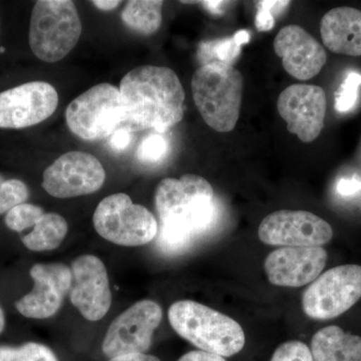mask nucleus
I'll return each instance as SVG.
<instances>
[{"mask_svg": "<svg viewBox=\"0 0 361 361\" xmlns=\"http://www.w3.org/2000/svg\"><path fill=\"white\" fill-rule=\"evenodd\" d=\"M68 231V222L63 216L45 213L32 231L21 237V241L32 251H51L63 243Z\"/></svg>", "mask_w": 361, "mask_h": 361, "instance_id": "20", "label": "nucleus"}, {"mask_svg": "<svg viewBox=\"0 0 361 361\" xmlns=\"http://www.w3.org/2000/svg\"><path fill=\"white\" fill-rule=\"evenodd\" d=\"M361 85L360 73L351 71L348 77L344 78L341 87L336 94V110L339 113H348L353 110L357 102L358 90Z\"/></svg>", "mask_w": 361, "mask_h": 361, "instance_id": "26", "label": "nucleus"}, {"mask_svg": "<svg viewBox=\"0 0 361 361\" xmlns=\"http://www.w3.org/2000/svg\"><path fill=\"white\" fill-rule=\"evenodd\" d=\"M202 6L206 7L207 11H210L211 13L220 14L224 11L225 1H202Z\"/></svg>", "mask_w": 361, "mask_h": 361, "instance_id": "34", "label": "nucleus"}, {"mask_svg": "<svg viewBox=\"0 0 361 361\" xmlns=\"http://www.w3.org/2000/svg\"><path fill=\"white\" fill-rule=\"evenodd\" d=\"M361 298V266L341 265L316 278L304 292V312L313 319H334Z\"/></svg>", "mask_w": 361, "mask_h": 361, "instance_id": "8", "label": "nucleus"}, {"mask_svg": "<svg viewBox=\"0 0 361 361\" xmlns=\"http://www.w3.org/2000/svg\"><path fill=\"white\" fill-rule=\"evenodd\" d=\"M4 182V180L2 179L1 175H0V187H1L2 183Z\"/></svg>", "mask_w": 361, "mask_h": 361, "instance_id": "37", "label": "nucleus"}, {"mask_svg": "<svg viewBox=\"0 0 361 361\" xmlns=\"http://www.w3.org/2000/svg\"><path fill=\"white\" fill-rule=\"evenodd\" d=\"M270 361H313L310 349L303 342L287 341L275 350Z\"/></svg>", "mask_w": 361, "mask_h": 361, "instance_id": "29", "label": "nucleus"}, {"mask_svg": "<svg viewBox=\"0 0 361 361\" xmlns=\"http://www.w3.org/2000/svg\"><path fill=\"white\" fill-rule=\"evenodd\" d=\"M92 4L101 11H110L120 6L121 1L118 0H116V1L114 0H96V1H92Z\"/></svg>", "mask_w": 361, "mask_h": 361, "instance_id": "35", "label": "nucleus"}, {"mask_svg": "<svg viewBox=\"0 0 361 361\" xmlns=\"http://www.w3.org/2000/svg\"><path fill=\"white\" fill-rule=\"evenodd\" d=\"M178 361H226V360L222 356L206 353V351L194 350L183 355Z\"/></svg>", "mask_w": 361, "mask_h": 361, "instance_id": "32", "label": "nucleus"}, {"mask_svg": "<svg viewBox=\"0 0 361 361\" xmlns=\"http://www.w3.org/2000/svg\"><path fill=\"white\" fill-rule=\"evenodd\" d=\"M168 315L175 331L202 351L230 357L245 345V334L238 322L196 301H177Z\"/></svg>", "mask_w": 361, "mask_h": 361, "instance_id": "3", "label": "nucleus"}, {"mask_svg": "<svg viewBox=\"0 0 361 361\" xmlns=\"http://www.w3.org/2000/svg\"><path fill=\"white\" fill-rule=\"evenodd\" d=\"M326 261L327 252L322 247H285L270 253L264 267L271 283L301 287L319 276Z\"/></svg>", "mask_w": 361, "mask_h": 361, "instance_id": "16", "label": "nucleus"}, {"mask_svg": "<svg viewBox=\"0 0 361 361\" xmlns=\"http://www.w3.org/2000/svg\"><path fill=\"white\" fill-rule=\"evenodd\" d=\"M30 191L23 180L11 179L4 180L0 187V215L7 214L16 206L25 204Z\"/></svg>", "mask_w": 361, "mask_h": 361, "instance_id": "25", "label": "nucleus"}, {"mask_svg": "<svg viewBox=\"0 0 361 361\" xmlns=\"http://www.w3.org/2000/svg\"><path fill=\"white\" fill-rule=\"evenodd\" d=\"M123 123L128 129L163 134L182 121L185 92L175 71L142 66L129 71L120 85Z\"/></svg>", "mask_w": 361, "mask_h": 361, "instance_id": "1", "label": "nucleus"}, {"mask_svg": "<svg viewBox=\"0 0 361 361\" xmlns=\"http://www.w3.org/2000/svg\"><path fill=\"white\" fill-rule=\"evenodd\" d=\"M273 47L285 71L299 80L314 78L326 63L324 47L301 26H285L277 33Z\"/></svg>", "mask_w": 361, "mask_h": 361, "instance_id": "17", "label": "nucleus"}, {"mask_svg": "<svg viewBox=\"0 0 361 361\" xmlns=\"http://www.w3.org/2000/svg\"><path fill=\"white\" fill-rule=\"evenodd\" d=\"M289 4L290 1H258L255 25L259 32L270 30L275 25V13H279Z\"/></svg>", "mask_w": 361, "mask_h": 361, "instance_id": "28", "label": "nucleus"}, {"mask_svg": "<svg viewBox=\"0 0 361 361\" xmlns=\"http://www.w3.org/2000/svg\"><path fill=\"white\" fill-rule=\"evenodd\" d=\"M33 288L16 301V307L25 317L45 319L56 314L70 293L71 270L63 263L33 265L30 270Z\"/></svg>", "mask_w": 361, "mask_h": 361, "instance_id": "15", "label": "nucleus"}, {"mask_svg": "<svg viewBox=\"0 0 361 361\" xmlns=\"http://www.w3.org/2000/svg\"><path fill=\"white\" fill-rule=\"evenodd\" d=\"M155 204L161 221L159 244L166 251L184 248L217 217L213 188L198 175L161 180L156 189Z\"/></svg>", "mask_w": 361, "mask_h": 361, "instance_id": "2", "label": "nucleus"}, {"mask_svg": "<svg viewBox=\"0 0 361 361\" xmlns=\"http://www.w3.org/2000/svg\"><path fill=\"white\" fill-rule=\"evenodd\" d=\"M336 191L342 197L353 196L361 191V180L357 178H343L337 183Z\"/></svg>", "mask_w": 361, "mask_h": 361, "instance_id": "30", "label": "nucleus"}, {"mask_svg": "<svg viewBox=\"0 0 361 361\" xmlns=\"http://www.w3.org/2000/svg\"><path fill=\"white\" fill-rule=\"evenodd\" d=\"M70 299L89 322L106 316L111 305L108 271L103 261L94 255H82L71 265Z\"/></svg>", "mask_w": 361, "mask_h": 361, "instance_id": "14", "label": "nucleus"}, {"mask_svg": "<svg viewBox=\"0 0 361 361\" xmlns=\"http://www.w3.org/2000/svg\"><path fill=\"white\" fill-rule=\"evenodd\" d=\"M242 90L243 78L231 66H202L192 78L195 104L207 125L219 133L231 132L236 126Z\"/></svg>", "mask_w": 361, "mask_h": 361, "instance_id": "4", "label": "nucleus"}, {"mask_svg": "<svg viewBox=\"0 0 361 361\" xmlns=\"http://www.w3.org/2000/svg\"><path fill=\"white\" fill-rule=\"evenodd\" d=\"M0 361H59L51 348L37 342L20 346L0 345Z\"/></svg>", "mask_w": 361, "mask_h": 361, "instance_id": "23", "label": "nucleus"}, {"mask_svg": "<svg viewBox=\"0 0 361 361\" xmlns=\"http://www.w3.org/2000/svg\"><path fill=\"white\" fill-rule=\"evenodd\" d=\"M58 104V92L47 82H27L4 90L0 92V128L32 127L49 118Z\"/></svg>", "mask_w": 361, "mask_h": 361, "instance_id": "12", "label": "nucleus"}, {"mask_svg": "<svg viewBox=\"0 0 361 361\" xmlns=\"http://www.w3.org/2000/svg\"><path fill=\"white\" fill-rule=\"evenodd\" d=\"M326 94L314 85H292L279 94L277 109L287 123V130L300 141L317 139L324 127Z\"/></svg>", "mask_w": 361, "mask_h": 361, "instance_id": "13", "label": "nucleus"}, {"mask_svg": "<svg viewBox=\"0 0 361 361\" xmlns=\"http://www.w3.org/2000/svg\"><path fill=\"white\" fill-rule=\"evenodd\" d=\"M82 35L77 7L71 0H39L32 8L30 45L35 56L45 63L66 58Z\"/></svg>", "mask_w": 361, "mask_h": 361, "instance_id": "5", "label": "nucleus"}, {"mask_svg": "<svg viewBox=\"0 0 361 361\" xmlns=\"http://www.w3.org/2000/svg\"><path fill=\"white\" fill-rule=\"evenodd\" d=\"M44 214L39 206L21 204L6 214V224L13 231L21 233L35 227Z\"/></svg>", "mask_w": 361, "mask_h": 361, "instance_id": "24", "label": "nucleus"}, {"mask_svg": "<svg viewBox=\"0 0 361 361\" xmlns=\"http://www.w3.org/2000/svg\"><path fill=\"white\" fill-rule=\"evenodd\" d=\"M250 40L248 30H239L231 37L209 40L199 45L198 56L202 66L210 63L231 66L241 54L242 45Z\"/></svg>", "mask_w": 361, "mask_h": 361, "instance_id": "22", "label": "nucleus"}, {"mask_svg": "<svg viewBox=\"0 0 361 361\" xmlns=\"http://www.w3.org/2000/svg\"><path fill=\"white\" fill-rule=\"evenodd\" d=\"M258 236L268 245L320 247L331 241L334 230L315 214L281 210L265 217L259 226Z\"/></svg>", "mask_w": 361, "mask_h": 361, "instance_id": "11", "label": "nucleus"}, {"mask_svg": "<svg viewBox=\"0 0 361 361\" xmlns=\"http://www.w3.org/2000/svg\"><path fill=\"white\" fill-rule=\"evenodd\" d=\"M109 361H161L156 356L146 355V353H133V355H126L116 356V357L110 358Z\"/></svg>", "mask_w": 361, "mask_h": 361, "instance_id": "33", "label": "nucleus"}, {"mask_svg": "<svg viewBox=\"0 0 361 361\" xmlns=\"http://www.w3.org/2000/svg\"><path fill=\"white\" fill-rule=\"evenodd\" d=\"M168 149L169 144L166 137L160 133H155L142 140L137 149V157L142 161L158 163L167 156Z\"/></svg>", "mask_w": 361, "mask_h": 361, "instance_id": "27", "label": "nucleus"}, {"mask_svg": "<svg viewBox=\"0 0 361 361\" xmlns=\"http://www.w3.org/2000/svg\"><path fill=\"white\" fill-rule=\"evenodd\" d=\"M4 327H6V315L0 306V334L4 331Z\"/></svg>", "mask_w": 361, "mask_h": 361, "instance_id": "36", "label": "nucleus"}, {"mask_svg": "<svg viewBox=\"0 0 361 361\" xmlns=\"http://www.w3.org/2000/svg\"><path fill=\"white\" fill-rule=\"evenodd\" d=\"M132 141L130 137V132L128 128H122L118 129L111 135L110 145L111 148L116 151H123L129 147Z\"/></svg>", "mask_w": 361, "mask_h": 361, "instance_id": "31", "label": "nucleus"}, {"mask_svg": "<svg viewBox=\"0 0 361 361\" xmlns=\"http://www.w3.org/2000/svg\"><path fill=\"white\" fill-rule=\"evenodd\" d=\"M159 0H130L122 11L123 23L135 32L151 35L160 28L161 7Z\"/></svg>", "mask_w": 361, "mask_h": 361, "instance_id": "21", "label": "nucleus"}, {"mask_svg": "<svg viewBox=\"0 0 361 361\" xmlns=\"http://www.w3.org/2000/svg\"><path fill=\"white\" fill-rule=\"evenodd\" d=\"M163 310L155 301L141 300L130 306L111 323L102 349L109 358L146 353L152 345Z\"/></svg>", "mask_w": 361, "mask_h": 361, "instance_id": "9", "label": "nucleus"}, {"mask_svg": "<svg viewBox=\"0 0 361 361\" xmlns=\"http://www.w3.org/2000/svg\"><path fill=\"white\" fill-rule=\"evenodd\" d=\"M323 44L334 54L361 56V11L353 7L331 9L320 23Z\"/></svg>", "mask_w": 361, "mask_h": 361, "instance_id": "18", "label": "nucleus"}, {"mask_svg": "<svg viewBox=\"0 0 361 361\" xmlns=\"http://www.w3.org/2000/svg\"><path fill=\"white\" fill-rule=\"evenodd\" d=\"M104 180L106 171L96 157L73 151L59 157L44 171L42 188L56 198H73L99 191Z\"/></svg>", "mask_w": 361, "mask_h": 361, "instance_id": "10", "label": "nucleus"}, {"mask_svg": "<svg viewBox=\"0 0 361 361\" xmlns=\"http://www.w3.org/2000/svg\"><path fill=\"white\" fill-rule=\"evenodd\" d=\"M94 227L106 241L127 247L149 243L159 230L153 214L123 193L111 195L97 205Z\"/></svg>", "mask_w": 361, "mask_h": 361, "instance_id": "6", "label": "nucleus"}, {"mask_svg": "<svg viewBox=\"0 0 361 361\" xmlns=\"http://www.w3.org/2000/svg\"><path fill=\"white\" fill-rule=\"evenodd\" d=\"M310 353L313 361H361V337L331 325L313 336Z\"/></svg>", "mask_w": 361, "mask_h": 361, "instance_id": "19", "label": "nucleus"}, {"mask_svg": "<svg viewBox=\"0 0 361 361\" xmlns=\"http://www.w3.org/2000/svg\"><path fill=\"white\" fill-rule=\"evenodd\" d=\"M66 120L71 133L85 141L111 137L125 120L120 90L110 84L90 87L68 104Z\"/></svg>", "mask_w": 361, "mask_h": 361, "instance_id": "7", "label": "nucleus"}]
</instances>
